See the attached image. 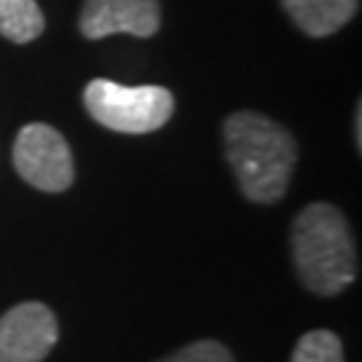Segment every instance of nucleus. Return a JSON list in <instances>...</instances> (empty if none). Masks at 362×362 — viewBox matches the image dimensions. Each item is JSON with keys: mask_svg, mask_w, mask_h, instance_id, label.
Returning <instances> with one entry per match:
<instances>
[{"mask_svg": "<svg viewBox=\"0 0 362 362\" xmlns=\"http://www.w3.org/2000/svg\"><path fill=\"white\" fill-rule=\"evenodd\" d=\"M223 140L228 164L250 202L272 204L285 196L298 161L296 140L285 127L252 110H239L226 118Z\"/></svg>", "mask_w": 362, "mask_h": 362, "instance_id": "f257e3e1", "label": "nucleus"}, {"mask_svg": "<svg viewBox=\"0 0 362 362\" xmlns=\"http://www.w3.org/2000/svg\"><path fill=\"white\" fill-rule=\"evenodd\" d=\"M293 258L300 282L317 296H336L357 276V250L344 212L333 204H309L293 223Z\"/></svg>", "mask_w": 362, "mask_h": 362, "instance_id": "f03ea898", "label": "nucleus"}, {"mask_svg": "<svg viewBox=\"0 0 362 362\" xmlns=\"http://www.w3.org/2000/svg\"><path fill=\"white\" fill-rule=\"evenodd\" d=\"M89 116L121 134H148L172 118L175 97L164 86H121L107 78H94L83 91Z\"/></svg>", "mask_w": 362, "mask_h": 362, "instance_id": "7ed1b4c3", "label": "nucleus"}, {"mask_svg": "<svg viewBox=\"0 0 362 362\" xmlns=\"http://www.w3.org/2000/svg\"><path fill=\"white\" fill-rule=\"evenodd\" d=\"M13 167L38 191L62 194L76 180L70 145L49 124H27L13 143Z\"/></svg>", "mask_w": 362, "mask_h": 362, "instance_id": "20e7f679", "label": "nucleus"}, {"mask_svg": "<svg viewBox=\"0 0 362 362\" xmlns=\"http://www.w3.org/2000/svg\"><path fill=\"white\" fill-rule=\"evenodd\" d=\"M57 336V317L46 303H19L0 317V362H43Z\"/></svg>", "mask_w": 362, "mask_h": 362, "instance_id": "39448f33", "label": "nucleus"}, {"mask_svg": "<svg viewBox=\"0 0 362 362\" xmlns=\"http://www.w3.org/2000/svg\"><path fill=\"white\" fill-rule=\"evenodd\" d=\"M78 25L89 40L116 33L151 38L161 27V8L158 0H86Z\"/></svg>", "mask_w": 362, "mask_h": 362, "instance_id": "423d86ee", "label": "nucleus"}, {"mask_svg": "<svg viewBox=\"0 0 362 362\" xmlns=\"http://www.w3.org/2000/svg\"><path fill=\"white\" fill-rule=\"evenodd\" d=\"M282 6L306 35L325 38L349 22L360 8V0H282Z\"/></svg>", "mask_w": 362, "mask_h": 362, "instance_id": "0eeeda50", "label": "nucleus"}, {"mask_svg": "<svg viewBox=\"0 0 362 362\" xmlns=\"http://www.w3.org/2000/svg\"><path fill=\"white\" fill-rule=\"evenodd\" d=\"M46 19L38 0H0V35L11 43H30L40 38Z\"/></svg>", "mask_w": 362, "mask_h": 362, "instance_id": "6e6552de", "label": "nucleus"}, {"mask_svg": "<svg viewBox=\"0 0 362 362\" xmlns=\"http://www.w3.org/2000/svg\"><path fill=\"white\" fill-rule=\"evenodd\" d=\"M293 362H344L341 338L330 330H311L296 344Z\"/></svg>", "mask_w": 362, "mask_h": 362, "instance_id": "1a4fd4ad", "label": "nucleus"}, {"mask_svg": "<svg viewBox=\"0 0 362 362\" xmlns=\"http://www.w3.org/2000/svg\"><path fill=\"white\" fill-rule=\"evenodd\" d=\"M158 362H233V357L218 341H194Z\"/></svg>", "mask_w": 362, "mask_h": 362, "instance_id": "9d476101", "label": "nucleus"}]
</instances>
